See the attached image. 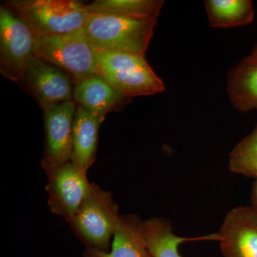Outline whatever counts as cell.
I'll return each mask as SVG.
<instances>
[{"label": "cell", "mask_w": 257, "mask_h": 257, "mask_svg": "<svg viewBox=\"0 0 257 257\" xmlns=\"http://www.w3.org/2000/svg\"><path fill=\"white\" fill-rule=\"evenodd\" d=\"M3 5L28 25L35 38L77 31L91 15L87 5L77 0H11Z\"/></svg>", "instance_id": "cell-1"}, {"label": "cell", "mask_w": 257, "mask_h": 257, "mask_svg": "<svg viewBox=\"0 0 257 257\" xmlns=\"http://www.w3.org/2000/svg\"><path fill=\"white\" fill-rule=\"evenodd\" d=\"M157 20L91 15L84 26L95 52H126L145 56Z\"/></svg>", "instance_id": "cell-2"}, {"label": "cell", "mask_w": 257, "mask_h": 257, "mask_svg": "<svg viewBox=\"0 0 257 257\" xmlns=\"http://www.w3.org/2000/svg\"><path fill=\"white\" fill-rule=\"evenodd\" d=\"M98 74L126 98L155 95L165 84L145 56L116 52H96Z\"/></svg>", "instance_id": "cell-3"}, {"label": "cell", "mask_w": 257, "mask_h": 257, "mask_svg": "<svg viewBox=\"0 0 257 257\" xmlns=\"http://www.w3.org/2000/svg\"><path fill=\"white\" fill-rule=\"evenodd\" d=\"M120 216L112 194L92 184L69 224L86 247L108 252Z\"/></svg>", "instance_id": "cell-4"}, {"label": "cell", "mask_w": 257, "mask_h": 257, "mask_svg": "<svg viewBox=\"0 0 257 257\" xmlns=\"http://www.w3.org/2000/svg\"><path fill=\"white\" fill-rule=\"evenodd\" d=\"M35 56L63 71L74 84L98 74L96 52L84 28L64 35L35 38Z\"/></svg>", "instance_id": "cell-5"}, {"label": "cell", "mask_w": 257, "mask_h": 257, "mask_svg": "<svg viewBox=\"0 0 257 257\" xmlns=\"http://www.w3.org/2000/svg\"><path fill=\"white\" fill-rule=\"evenodd\" d=\"M35 37L21 19L0 7V72L9 80L23 81L29 61L35 56Z\"/></svg>", "instance_id": "cell-6"}, {"label": "cell", "mask_w": 257, "mask_h": 257, "mask_svg": "<svg viewBox=\"0 0 257 257\" xmlns=\"http://www.w3.org/2000/svg\"><path fill=\"white\" fill-rule=\"evenodd\" d=\"M76 109L73 100L43 109L45 141L41 165L46 174L70 161Z\"/></svg>", "instance_id": "cell-7"}, {"label": "cell", "mask_w": 257, "mask_h": 257, "mask_svg": "<svg viewBox=\"0 0 257 257\" xmlns=\"http://www.w3.org/2000/svg\"><path fill=\"white\" fill-rule=\"evenodd\" d=\"M48 206L52 213L70 222L92 189L87 174L69 161L46 174Z\"/></svg>", "instance_id": "cell-8"}, {"label": "cell", "mask_w": 257, "mask_h": 257, "mask_svg": "<svg viewBox=\"0 0 257 257\" xmlns=\"http://www.w3.org/2000/svg\"><path fill=\"white\" fill-rule=\"evenodd\" d=\"M42 109L72 100V79L65 72L36 56L29 61L23 81Z\"/></svg>", "instance_id": "cell-9"}, {"label": "cell", "mask_w": 257, "mask_h": 257, "mask_svg": "<svg viewBox=\"0 0 257 257\" xmlns=\"http://www.w3.org/2000/svg\"><path fill=\"white\" fill-rule=\"evenodd\" d=\"M217 234L224 257H257V213L252 207L230 210Z\"/></svg>", "instance_id": "cell-10"}, {"label": "cell", "mask_w": 257, "mask_h": 257, "mask_svg": "<svg viewBox=\"0 0 257 257\" xmlns=\"http://www.w3.org/2000/svg\"><path fill=\"white\" fill-rule=\"evenodd\" d=\"M83 257H153L144 233V221L135 214L120 216L111 251L86 248Z\"/></svg>", "instance_id": "cell-11"}, {"label": "cell", "mask_w": 257, "mask_h": 257, "mask_svg": "<svg viewBox=\"0 0 257 257\" xmlns=\"http://www.w3.org/2000/svg\"><path fill=\"white\" fill-rule=\"evenodd\" d=\"M103 118L79 106L76 109L72 133L70 162L81 172L87 174L95 160L98 134Z\"/></svg>", "instance_id": "cell-12"}, {"label": "cell", "mask_w": 257, "mask_h": 257, "mask_svg": "<svg viewBox=\"0 0 257 257\" xmlns=\"http://www.w3.org/2000/svg\"><path fill=\"white\" fill-rule=\"evenodd\" d=\"M73 99L79 106L104 119L111 109L121 105L125 97L99 74L74 84Z\"/></svg>", "instance_id": "cell-13"}, {"label": "cell", "mask_w": 257, "mask_h": 257, "mask_svg": "<svg viewBox=\"0 0 257 257\" xmlns=\"http://www.w3.org/2000/svg\"><path fill=\"white\" fill-rule=\"evenodd\" d=\"M226 89L235 109L241 112L257 110L256 54H250L229 71Z\"/></svg>", "instance_id": "cell-14"}, {"label": "cell", "mask_w": 257, "mask_h": 257, "mask_svg": "<svg viewBox=\"0 0 257 257\" xmlns=\"http://www.w3.org/2000/svg\"><path fill=\"white\" fill-rule=\"evenodd\" d=\"M144 233L147 247L153 257H182L178 246L184 241L197 239L217 240V233L202 238L182 237L173 233L170 221L162 217L150 218L144 221Z\"/></svg>", "instance_id": "cell-15"}, {"label": "cell", "mask_w": 257, "mask_h": 257, "mask_svg": "<svg viewBox=\"0 0 257 257\" xmlns=\"http://www.w3.org/2000/svg\"><path fill=\"white\" fill-rule=\"evenodd\" d=\"M211 27L229 28L253 21V3L250 0H207L204 2Z\"/></svg>", "instance_id": "cell-16"}, {"label": "cell", "mask_w": 257, "mask_h": 257, "mask_svg": "<svg viewBox=\"0 0 257 257\" xmlns=\"http://www.w3.org/2000/svg\"><path fill=\"white\" fill-rule=\"evenodd\" d=\"M165 2L162 0H96L87 5L90 15L157 20Z\"/></svg>", "instance_id": "cell-17"}, {"label": "cell", "mask_w": 257, "mask_h": 257, "mask_svg": "<svg viewBox=\"0 0 257 257\" xmlns=\"http://www.w3.org/2000/svg\"><path fill=\"white\" fill-rule=\"evenodd\" d=\"M229 168L234 173L257 179V126L233 149Z\"/></svg>", "instance_id": "cell-18"}, {"label": "cell", "mask_w": 257, "mask_h": 257, "mask_svg": "<svg viewBox=\"0 0 257 257\" xmlns=\"http://www.w3.org/2000/svg\"><path fill=\"white\" fill-rule=\"evenodd\" d=\"M251 207L256 211L257 213V179L253 184L251 189Z\"/></svg>", "instance_id": "cell-19"}, {"label": "cell", "mask_w": 257, "mask_h": 257, "mask_svg": "<svg viewBox=\"0 0 257 257\" xmlns=\"http://www.w3.org/2000/svg\"><path fill=\"white\" fill-rule=\"evenodd\" d=\"M252 54H256L257 55V45L256 46H255L254 49H253L252 52H251Z\"/></svg>", "instance_id": "cell-20"}]
</instances>
